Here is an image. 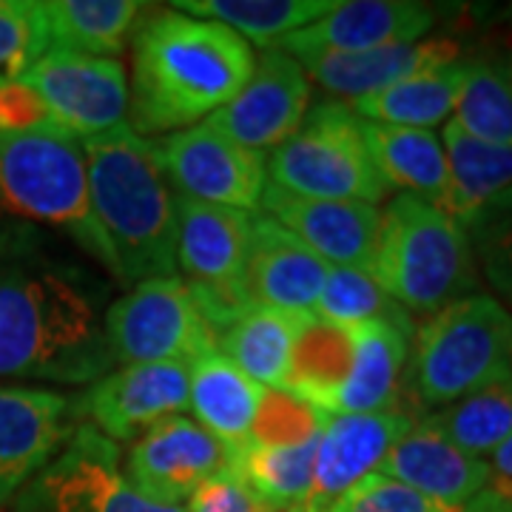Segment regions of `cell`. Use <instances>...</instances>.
<instances>
[{"instance_id": "37", "label": "cell", "mask_w": 512, "mask_h": 512, "mask_svg": "<svg viewBox=\"0 0 512 512\" xmlns=\"http://www.w3.org/2000/svg\"><path fill=\"white\" fill-rule=\"evenodd\" d=\"M330 413L305 402L285 387H262L248 444L256 447H296L319 439Z\"/></svg>"}, {"instance_id": "26", "label": "cell", "mask_w": 512, "mask_h": 512, "mask_svg": "<svg viewBox=\"0 0 512 512\" xmlns=\"http://www.w3.org/2000/svg\"><path fill=\"white\" fill-rule=\"evenodd\" d=\"M262 387L222 353H208L188 370V402L202 427L228 450L248 444Z\"/></svg>"}, {"instance_id": "12", "label": "cell", "mask_w": 512, "mask_h": 512, "mask_svg": "<svg viewBox=\"0 0 512 512\" xmlns=\"http://www.w3.org/2000/svg\"><path fill=\"white\" fill-rule=\"evenodd\" d=\"M228 464L231 450L200 421L171 416L154 424L128 450L126 481L154 504L183 507L208 478L228 470Z\"/></svg>"}, {"instance_id": "24", "label": "cell", "mask_w": 512, "mask_h": 512, "mask_svg": "<svg viewBox=\"0 0 512 512\" xmlns=\"http://www.w3.org/2000/svg\"><path fill=\"white\" fill-rule=\"evenodd\" d=\"M359 126L384 183L450 214L453 208L450 165L436 131L379 126L367 120H359Z\"/></svg>"}, {"instance_id": "30", "label": "cell", "mask_w": 512, "mask_h": 512, "mask_svg": "<svg viewBox=\"0 0 512 512\" xmlns=\"http://www.w3.org/2000/svg\"><path fill=\"white\" fill-rule=\"evenodd\" d=\"M299 319L302 316L296 313L256 305L222 333L217 353L237 365L259 387H282Z\"/></svg>"}, {"instance_id": "5", "label": "cell", "mask_w": 512, "mask_h": 512, "mask_svg": "<svg viewBox=\"0 0 512 512\" xmlns=\"http://www.w3.org/2000/svg\"><path fill=\"white\" fill-rule=\"evenodd\" d=\"M0 211L69 234L100 268L120 279V265L94 217L83 143L72 134H0Z\"/></svg>"}, {"instance_id": "6", "label": "cell", "mask_w": 512, "mask_h": 512, "mask_svg": "<svg viewBox=\"0 0 512 512\" xmlns=\"http://www.w3.org/2000/svg\"><path fill=\"white\" fill-rule=\"evenodd\" d=\"M512 311L490 293H473L421 322L404 384L424 413L458 402L507 376Z\"/></svg>"}, {"instance_id": "29", "label": "cell", "mask_w": 512, "mask_h": 512, "mask_svg": "<svg viewBox=\"0 0 512 512\" xmlns=\"http://www.w3.org/2000/svg\"><path fill=\"white\" fill-rule=\"evenodd\" d=\"M336 3L330 0H177L171 9L191 18L217 20L262 49H276L282 37L293 35L313 20L325 18Z\"/></svg>"}, {"instance_id": "9", "label": "cell", "mask_w": 512, "mask_h": 512, "mask_svg": "<svg viewBox=\"0 0 512 512\" xmlns=\"http://www.w3.org/2000/svg\"><path fill=\"white\" fill-rule=\"evenodd\" d=\"M12 512H185V507L143 498L120 473V447L80 421L63 450L15 495Z\"/></svg>"}, {"instance_id": "15", "label": "cell", "mask_w": 512, "mask_h": 512, "mask_svg": "<svg viewBox=\"0 0 512 512\" xmlns=\"http://www.w3.org/2000/svg\"><path fill=\"white\" fill-rule=\"evenodd\" d=\"M77 427L74 396L0 384V507L63 450Z\"/></svg>"}, {"instance_id": "13", "label": "cell", "mask_w": 512, "mask_h": 512, "mask_svg": "<svg viewBox=\"0 0 512 512\" xmlns=\"http://www.w3.org/2000/svg\"><path fill=\"white\" fill-rule=\"evenodd\" d=\"M311 106V80L282 49H265L245 89L205 123L248 151H274L293 137Z\"/></svg>"}, {"instance_id": "20", "label": "cell", "mask_w": 512, "mask_h": 512, "mask_svg": "<svg viewBox=\"0 0 512 512\" xmlns=\"http://www.w3.org/2000/svg\"><path fill=\"white\" fill-rule=\"evenodd\" d=\"M177 268L188 285H245L254 217L239 208L174 197Z\"/></svg>"}, {"instance_id": "31", "label": "cell", "mask_w": 512, "mask_h": 512, "mask_svg": "<svg viewBox=\"0 0 512 512\" xmlns=\"http://www.w3.org/2000/svg\"><path fill=\"white\" fill-rule=\"evenodd\" d=\"M441 146L450 165V188L453 208L450 217L464 222L481 205L495 200L498 194L512 191V148L484 143L467 134L458 123L447 120Z\"/></svg>"}, {"instance_id": "7", "label": "cell", "mask_w": 512, "mask_h": 512, "mask_svg": "<svg viewBox=\"0 0 512 512\" xmlns=\"http://www.w3.org/2000/svg\"><path fill=\"white\" fill-rule=\"evenodd\" d=\"M268 183L311 200L379 205L390 185L367 151L359 117L348 103H316L299 131L265 160Z\"/></svg>"}, {"instance_id": "25", "label": "cell", "mask_w": 512, "mask_h": 512, "mask_svg": "<svg viewBox=\"0 0 512 512\" xmlns=\"http://www.w3.org/2000/svg\"><path fill=\"white\" fill-rule=\"evenodd\" d=\"M137 0H37V15L49 49L111 57L126 49L143 18Z\"/></svg>"}, {"instance_id": "23", "label": "cell", "mask_w": 512, "mask_h": 512, "mask_svg": "<svg viewBox=\"0 0 512 512\" xmlns=\"http://www.w3.org/2000/svg\"><path fill=\"white\" fill-rule=\"evenodd\" d=\"M416 325L413 322H367L356 325V353L353 365L336 402L333 413H379L399 404L404 370L410 359Z\"/></svg>"}, {"instance_id": "40", "label": "cell", "mask_w": 512, "mask_h": 512, "mask_svg": "<svg viewBox=\"0 0 512 512\" xmlns=\"http://www.w3.org/2000/svg\"><path fill=\"white\" fill-rule=\"evenodd\" d=\"M32 131H63L57 126L43 97L20 77L0 83V134H32Z\"/></svg>"}, {"instance_id": "33", "label": "cell", "mask_w": 512, "mask_h": 512, "mask_svg": "<svg viewBox=\"0 0 512 512\" xmlns=\"http://www.w3.org/2000/svg\"><path fill=\"white\" fill-rule=\"evenodd\" d=\"M424 424L473 458H487L512 436V384L507 376L476 393L433 410Z\"/></svg>"}, {"instance_id": "17", "label": "cell", "mask_w": 512, "mask_h": 512, "mask_svg": "<svg viewBox=\"0 0 512 512\" xmlns=\"http://www.w3.org/2000/svg\"><path fill=\"white\" fill-rule=\"evenodd\" d=\"M436 26V12L416 0H348L325 18L282 37L276 49L296 60L328 55H359L384 46L416 43Z\"/></svg>"}, {"instance_id": "1", "label": "cell", "mask_w": 512, "mask_h": 512, "mask_svg": "<svg viewBox=\"0 0 512 512\" xmlns=\"http://www.w3.org/2000/svg\"><path fill=\"white\" fill-rule=\"evenodd\" d=\"M100 291L72 265L0 254V379L92 384L114 370Z\"/></svg>"}, {"instance_id": "14", "label": "cell", "mask_w": 512, "mask_h": 512, "mask_svg": "<svg viewBox=\"0 0 512 512\" xmlns=\"http://www.w3.org/2000/svg\"><path fill=\"white\" fill-rule=\"evenodd\" d=\"M188 367L126 365L74 396V413L106 439L137 441L160 421L188 410Z\"/></svg>"}, {"instance_id": "10", "label": "cell", "mask_w": 512, "mask_h": 512, "mask_svg": "<svg viewBox=\"0 0 512 512\" xmlns=\"http://www.w3.org/2000/svg\"><path fill=\"white\" fill-rule=\"evenodd\" d=\"M151 154L185 200L254 211L268 185L265 154L237 146L208 123L151 140Z\"/></svg>"}, {"instance_id": "3", "label": "cell", "mask_w": 512, "mask_h": 512, "mask_svg": "<svg viewBox=\"0 0 512 512\" xmlns=\"http://www.w3.org/2000/svg\"><path fill=\"white\" fill-rule=\"evenodd\" d=\"M94 217L123 282L177 274V214L151 143L134 128L83 140Z\"/></svg>"}, {"instance_id": "43", "label": "cell", "mask_w": 512, "mask_h": 512, "mask_svg": "<svg viewBox=\"0 0 512 512\" xmlns=\"http://www.w3.org/2000/svg\"><path fill=\"white\" fill-rule=\"evenodd\" d=\"M495 55L504 63V72H507V77H510L512 83V29L504 35V46H501V52H495Z\"/></svg>"}, {"instance_id": "8", "label": "cell", "mask_w": 512, "mask_h": 512, "mask_svg": "<svg viewBox=\"0 0 512 512\" xmlns=\"http://www.w3.org/2000/svg\"><path fill=\"white\" fill-rule=\"evenodd\" d=\"M114 362L123 365H194L217 353V336L205 325L180 276L137 282L103 316Z\"/></svg>"}, {"instance_id": "18", "label": "cell", "mask_w": 512, "mask_h": 512, "mask_svg": "<svg viewBox=\"0 0 512 512\" xmlns=\"http://www.w3.org/2000/svg\"><path fill=\"white\" fill-rule=\"evenodd\" d=\"M262 214L302 239L328 265L353 268L373 276L382 211L367 202L311 200L296 197L276 185H265Z\"/></svg>"}, {"instance_id": "28", "label": "cell", "mask_w": 512, "mask_h": 512, "mask_svg": "<svg viewBox=\"0 0 512 512\" xmlns=\"http://www.w3.org/2000/svg\"><path fill=\"white\" fill-rule=\"evenodd\" d=\"M461 77H464V57L453 66L404 77L382 92L359 97L348 106L359 120L367 123L433 131V126L447 123L450 114L456 111Z\"/></svg>"}, {"instance_id": "2", "label": "cell", "mask_w": 512, "mask_h": 512, "mask_svg": "<svg viewBox=\"0 0 512 512\" xmlns=\"http://www.w3.org/2000/svg\"><path fill=\"white\" fill-rule=\"evenodd\" d=\"M254 66L251 43L217 20L154 12L131 35L128 126L140 137L197 126L245 89Z\"/></svg>"}, {"instance_id": "35", "label": "cell", "mask_w": 512, "mask_h": 512, "mask_svg": "<svg viewBox=\"0 0 512 512\" xmlns=\"http://www.w3.org/2000/svg\"><path fill=\"white\" fill-rule=\"evenodd\" d=\"M313 313L342 328H356L367 322H413L410 313L402 311L373 276L339 265H330Z\"/></svg>"}, {"instance_id": "42", "label": "cell", "mask_w": 512, "mask_h": 512, "mask_svg": "<svg viewBox=\"0 0 512 512\" xmlns=\"http://www.w3.org/2000/svg\"><path fill=\"white\" fill-rule=\"evenodd\" d=\"M487 461V484L484 493L493 495L498 504L512 512V436L501 447H495Z\"/></svg>"}, {"instance_id": "34", "label": "cell", "mask_w": 512, "mask_h": 512, "mask_svg": "<svg viewBox=\"0 0 512 512\" xmlns=\"http://www.w3.org/2000/svg\"><path fill=\"white\" fill-rule=\"evenodd\" d=\"M450 120L484 143L512 148V83L495 52L464 57V77Z\"/></svg>"}, {"instance_id": "19", "label": "cell", "mask_w": 512, "mask_h": 512, "mask_svg": "<svg viewBox=\"0 0 512 512\" xmlns=\"http://www.w3.org/2000/svg\"><path fill=\"white\" fill-rule=\"evenodd\" d=\"M328 271V262L296 234L268 214H256L245 262V288L254 305L296 316L313 313Z\"/></svg>"}, {"instance_id": "4", "label": "cell", "mask_w": 512, "mask_h": 512, "mask_svg": "<svg viewBox=\"0 0 512 512\" xmlns=\"http://www.w3.org/2000/svg\"><path fill=\"white\" fill-rule=\"evenodd\" d=\"M373 279L407 313L433 316L478 293V265L464 225L413 194L382 211Z\"/></svg>"}, {"instance_id": "27", "label": "cell", "mask_w": 512, "mask_h": 512, "mask_svg": "<svg viewBox=\"0 0 512 512\" xmlns=\"http://www.w3.org/2000/svg\"><path fill=\"white\" fill-rule=\"evenodd\" d=\"M353 353V328H342L316 313H305L296 328L288 376L282 387L316 404L319 410L333 413V402L353 365Z\"/></svg>"}, {"instance_id": "16", "label": "cell", "mask_w": 512, "mask_h": 512, "mask_svg": "<svg viewBox=\"0 0 512 512\" xmlns=\"http://www.w3.org/2000/svg\"><path fill=\"white\" fill-rule=\"evenodd\" d=\"M419 416L407 407L379 413L328 416L313 456V484L305 512H325L370 473H379L384 456L416 427Z\"/></svg>"}, {"instance_id": "21", "label": "cell", "mask_w": 512, "mask_h": 512, "mask_svg": "<svg viewBox=\"0 0 512 512\" xmlns=\"http://www.w3.org/2000/svg\"><path fill=\"white\" fill-rule=\"evenodd\" d=\"M461 60V46L450 37H424L416 43L384 46L359 55H328L305 57L299 60L308 80H316L325 92L342 100H359L387 86L399 83L404 77L453 66Z\"/></svg>"}, {"instance_id": "22", "label": "cell", "mask_w": 512, "mask_h": 512, "mask_svg": "<svg viewBox=\"0 0 512 512\" xmlns=\"http://www.w3.org/2000/svg\"><path fill=\"white\" fill-rule=\"evenodd\" d=\"M379 473L441 504L461 507L487 484V461L461 453L424 421L404 436L387 456Z\"/></svg>"}, {"instance_id": "39", "label": "cell", "mask_w": 512, "mask_h": 512, "mask_svg": "<svg viewBox=\"0 0 512 512\" xmlns=\"http://www.w3.org/2000/svg\"><path fill=\"white\" fill-rule=\"evenodd\" d=\"M325 512H473L470 501L453 507L404 487L382 473H370L339 495Z\"/></svg>"}, {"instance_id": "44", "label": "cell", "mask_w": 512, "mask_h": 512, "mask_svg": "<svg viewBox=\"0 0 512 512\" xmlns=\"http://www.w3.org/2000/svg\"><path fill=\"white\" fill-rule=\"evenodd\" d=\"M507 379L512 384V339H510V353H507Z\"/></svg>"}, {"instance_id": "32", "label": "cell", "mask_w": 512, "mask_h": 512, "mask_svg": "<svg viewBox=\"0 0 512 512\" xmlns=\"http://www.w3.org/2000/svg\"><path fill=\"white\" fill-rule=\"evenodd\" d=\"M316 439L296 447H256L242 444L231 450L234 470L265 504L279 512H305L313 484Z\"/></svg>"}, {"instance_id": "11", "label": "cell", "mask_w": 512, "mask_h": 512, "mask_svg": "<svg viewBox=\"0 0 512 512\" xmlns=\"http://www.w3.org/2000/svg\"><path fill=\"white\" fill-rule=\"evenodd\" d=\"M23 80L43 97L57 126L80 143L126 120L128 77L114 57L49 49Z\"/></svg>"}, {"instance_id": "41", "label": "cell", "mask_w": 512, "mask_h": 512, "mask_svg": "<svg viewBox=\"0 0 512 512\" xmlns=\"http://www.w3.org/2000/svg\"><path fill=\"white\" fill-rule=\"evenodd\" d=\"M185 512H279L271 504H265L259 495L234 473L222 470L214 478H208L197 493L191 495Z\"/></svg>"}, {"instance_id": "38", "label": "cell", "mask_w": 512, "mask_h": 512, "mask_svg": "<svg viewBox=\"0 0 512 512\" xmlns=\"http://www.w3.org/2000/svg\"><path fill=\"white\" fill-rule=\"evenodd\" d=\"M43 52L49 43L35 0H0V83L20 80Z\"/></svg>"}, {"instance_id": "36", "label": "cell", "mask_w": 512, "mask_h": 512, "mask_svg": "<svg viewBox=\"0 0 512 512\" xmlns=\"http://www.w3.org/2000/svg\"><path fill=\"white\" fill-rule=\"evenodd\" d=\"M461 225L473 245L478 274L487 279L498 302L512 308V191L481 205Z\"/></svg>"}]
</instances>
